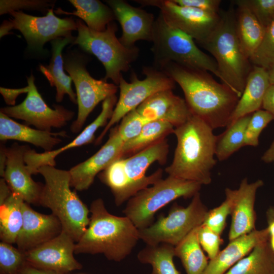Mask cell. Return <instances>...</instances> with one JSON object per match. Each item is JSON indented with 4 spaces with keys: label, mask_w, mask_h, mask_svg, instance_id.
I'll return each mask as SVG.
<instances>
[{
    "label": "cell",
    "mask_w": 274,
    "mask_h": 274,
    "mask_svg": "<svg viewBox=\"0 0 274 274\" xmlns=\"http://www.w3.org/2000/svg\"><path fill=\"white\" fill-rule=\"evenodd\" d=\"M159 70L182 89L191 112L213 130L227 127L239 97L227 85L219 83L209 72L169 62Z\"/></svg>",
    "instance_id": "obj_1"
},
{
    "label": "cell",
    "mask_w": 274,
    "mask_h": 274,
    "mask_svg": "<svg viewBox=\"0 0 274 274\" xmlns=\"http://www.w3.org/2000/svg\"><path fill=\"white\" fill-rule=\"evenodd\" d=\"M177 146L173 159L165 172L172 177L198 183L212 182V170L218 136L203 120L192 113L187 121L175 127Z\"/></svg>",
    "instance_id": "obj_2"
},
{
    "label": "cell",
    "mask_w": 274,
    "mask_h": 274,
    "mask_svg": "<svg viewBox=\"0 0 274 274\" xmlns=\"http://www.w3.org/2000/svg\"><path fill=\"white\" fill-rule=\"evenodd\" d=\"M89 225L76 243L75 254H102L120 262L132 251L140 239L139 229L126 216L114 215L101 198L91 203Z\"/></svg>",
    "instance_id": "obj_3"
},
{
    "label": "cell",
    "mask_w": 274,
    "mask_h": 274,
    "mask_svg": "<svg viewBox=\"0 0 274 274\" xmlns=\"http://www.w3.org/2000/svg\"><path fill=\"white\" fill-rule=\"evenodd\" d=\"M217 26L201 46L215 59L222 78L240 97L252 67L244 54L236 31L235 10L233 5L226 11L220 12Z\"/></svg>",
    "instance_id": "obj_4"
},
{
    "label": "cell",
    "mask_w": 274,
    "mask_h": 274,
    "mask_svg": "<svg viewBox=\"0 0 274 274\" xmlns=\"http://www.w3.org/2000/svg\"><path fill=\"white\" fill-rule=\"evenodd\" d=\"M37 174L45 180L39 205L49 209L60 221L62 231L77 242L89 225L90 210L71 190L69 171L44 166Z\"/></svg>",
    "instance_id": "obj_5"
},
{
    "label": "cell",
    "mask_w": 274,
    "mask_h": 274,
    "mask_svg": "<svg viewBox=\"0 0 274 274\" xmlns=\"http://www.w3.org/2000/svg\"><path fill=\"white\" fill-rule=\"evenodd\" d=\"M151 42L156 68L174 62L210 72L222 81L215 59L201 51L191 37L166 23L160 14L155 19Z\"/></svg>",
    "instance_id": "obj_6"
},
{
    "label": "cell",
    "mask_w": 274,
    "mask_h": 274,
    "mask_svg": "<svg viewBox=\"0 0 274 274\" xmlns=\"http://www.w3.org/2000/svg\"><path fill=\"white\" fill-rule=\"evenodd\" d=\"M78 36L73 45H78L85 51L94 55L102 64L106 70L104 79H111L119 85L122 72H127L139 55L136 47L128 48L117 38V26L110 23L106 29L98 31L89 28L81 20L76 21Z\"/></svg>",
    "instance_id": "obj_7"
},
{
    "label": "cell",
    "mask_w": 274,
    "mask_h": 274,
    "mask_svg": "<svg viewBox=\"0 0 274 274\" xmlns=\"http://www.w3.org/2000/svg\"><path fill=\"white\" fill-rule=\"evenodd\" d=\"M201 185L168 176L158 180L131 197L123 212L138 229L153 223L156 213L178 198H192L199 192Z\"/></svg>",
    "instance_id": "obj_8"
},
{
    "label": "cell",
    "mask_w": 274,
    "mask_h": 274,
    "mask_svg": "<svg viewBox=\"0 0 274 274\" xmlns=\"http://www.w3.org/2000/svg\"><path fill=\"white\" fill-rule=\"evenodd\" d=\"M208 211L199 192L186 207L175 203L166 217L160 216L150 226L139 229L140 239L146 245L166 243L175 247L203 223Z\"/></svg>",
    "instance_id": "obj_9"
},
{
    "label": "cell",
    "mask_w": 274,
    "mask_h": 274,
    "mask_svg": "<svg viewBox=\"0 0 274 274\" xmlns=\"http://www.w3.org/2000/svg\"><path fill=\"white\" fill-rule=\"evenodd\" d=\"M9 14L11 18L5 20L1 26V38L10 34V30L17 29L22 34L28 47L35 51H43L46 43L71 36L72 31L77 30L76 22L72 18L57 17L53 8L48 9L43 17L28 15L21 10Z\"/></svg>",
    "instance_id": "obj_10"
},
{
    "label": "cell",
    "mask_w": 274,
    "mask_h": 274,
    "mask_svg": "<svg viewBox=\"0 0 274 274\" xmlns=\"http://www.w3.org/2000/svg\"><path fill=\"white\" fill-rule=\"evenodd\" d=\"M146 77L140 80L133 72L131 74L130 82L123 77L118 87L120 94L111 119L97 139L96 145L99 144L112 126L119 122L129 112L135 109L145 100L160 91L172 89L176 82L162 71L155 67H144Z\"/></svg>",
    "instance_id": "obj_11"
},
{
    "label": "cell",
    "mask_w": 274,
    "mask_h": 274,
    "mask_svg": "<svg viewBox=\"0 0 274 274\" xmlns=\"http://www.w3.org/2000/svg\"><path fill=\"white\" fill-rule=\"evenodd\" d=\"M86 62L79 55L71 54L64 59V68L72 78L77 95L78 114L70 129L79 132L89 114L101 101L115 95L118 86L108 83L104 79L93 78L86 68Z\"/></svg>",
    "instance_id": "obj_12"
},
{
    "label": "cell",
    "mask_w": 274,
    "mask_h": 274,
    "mask_svg": "<svg viewBox=\"0 0 274 274\" xmlns=\"http://www.w3.org/2000/svg\"><path fill=\"white\" fill-rule=\"evenodd\" d=\"M35 79L32 74L27 77L29 91L21 103L2 108L1 112L41 130L51 131L52 128L64 126L74 117V112L59 105H54V109L49 107L39 92Z\"/></svg>",
    "instance_id": "obj_13"
},
{
    "label": "cell",
    "mask_w": 274,
    "mask_h": 274,
    "mask_svg": "<svg viewBox=\"0 0 274 274\" xmlns=\"http://www.w3.org/2000/svg\"><path fill=\"white\" fill-rule=\"evenodd\" d=\"M134 1L142 6L157 7L166 23L185 32L200 45L214 31L221 18L220 12L215 14L180 6L173 0Z\"/></svg>",
    "instance_id": "obj_14"
},
{
    "label": "cell",
    "mask_w": 274,
    "mask_h": 274,
    "mask_svg": "<svg viewBox=\"0 0 274 274\" xmlns=\"http://www.w3.org/2000/svg\"><path fill=\"white\" fill-rule=\"evenodd\" d=\"M76 242L64 231L55 238L25 252L26 263L34 267L60 273L82 268L74 257Z\"/></svg>",
    "instance_id": "obj_15"
},
{
    "label": "cell",
    "mask_w": 274,
    "mask_h": 274,
    "mask_svg": "<svg viewBox=\"0 0 274 274\" xmlns=\"http://www.w3.org/2000/svg\"><path fill=\"white\" fill-rule=\"evenodd\" d=\"M263 185L262 180L249 183L245 178L241 181L237 189H225V195L230 198L231 206L229 241L256 229V213L254 208L256 196L258 189Z\"/></svg>",
    "instance_id": "obj_16"
},
{
    "label": "cell",
    "mask_w": 274,
    "mask_h": 274,
    "mask_svg": "<svg viewBox=\"0 0 274 274\" xmlns=\"http://www.w3.org/2000/svg\"><path fill=\"white\" fill-rule=\"evenodd\" d=\"M29 148L15 143L5 148L6 156L3 178L12 193L19 195L28 204L39 205L43 185L35 181L25 161V155Z\"/></svg>",
    "instance_id": "obj_17"
},
{
    "label": "cell",
    "mask_w": 274,
    "mask_h": 274,
    "mask_svg": "<svg viewBox=\"0 0 274 274\" xmlns=\"http://www.w3.org/2000/svg\"><path fill=\"white\" fill-rule=\"evenodd\" d=\"M124 142L119 136L116 127L110 129L109 139L100 149L87 160L68 170L72 187L77 191L87 190L95 177L114 161L122 158Z\"/></svg>",
    "instance_id": "obj_18"
},
{
    "label": "cell",
    "mask_w": 274,
    "mask_h": 274,
    "mask_svg": "<svg viewBox=\"0 0 274 274\" xmlns=\"http://www.w3.org/2000/svg\"><path fill=\"white\" fill-rule=\"evenodd\" d=\"M117 100L114 95L103 101L101 111L96 118L64 146L43 153H38L29 148L25 155V161L30 174H37L38 169L44 166H55L56 157L64 151L91 143L94 140V134L97 129L100 127H105L111 119Z\"/></svg>",
    "instance_id": "obj_19"
},
{
    "label": "cell",
    "mask_w": 274,
    "mask_h": 274,
    "mask_svg": "<svg viewBox=\"0 0 274 274\" xmlns=\"http://www.w3.org/2000/svg\"><path fill=\"white\" fill-rule=\"evenodd\" d=\"M169 153L167 140L164 139L124 159L125 168L130 184L132 196L162 179L163 170L159 168L149 176L146 173L155 162L163 165Z\"/></svg>",
    "instance_id": "obj_20"
},
{
    "label": "cell",
    "mask_w": 274,
    "mask_h": 274,
    "mask_svg": "<svg viewBox=\"0 0 274 274\" xmlns=\"http://www.w3.org/2000/svg\"><path fill=\"white\" fill-rule=\"evenodd\" d=\"M112 10L115 19L119 22L122 33L119 38L128 48L135 46L140 40L151 41L155 21L154 15L123 0L106 1Z\"/></svg>",
    "instance_id": "obj_21"
},
{
    "label": "cell",
    "mask_w": 274,
    "mask_h": 274,
    "mask_svg": "<svg viewBox=\"0 0 274 274\" xmlns=\"http://www.w3.org/2000/svg\"><path fill=\"white\" fill-rule=\"evenodd\" d=\"M62 230L55 216L39 213L25 202L23 225L15 244L19 249L26 252L55 238Z\"/></svg>",
    "instance_id": "obj_22"
},
{
    "label": "cell",
    "mask_w": 274,
    "mask_h": 274,
    "mask_svg": "<svg viewBox=\"0 0 274 274\" xmlns=\"http://www.w3.org/2000/svg\"><path fill=\"white\" fill-rule=\"evenodd\" d=\"M135 109L149 122L165 121L175 128L185 123L191 114L185 100L176 95L172 89L155 93Z\"/></svg>",
    "instance_id": "obj_23"
},
{
    "label": "cell",
    "mask_w": 274,
    "mask_h": 274,
    "mask_svg": "<svg viewBox=\"0 0 274 274\" xmlns=\"http://www.w3.org/2000/svg\"><path fill=\"white\" fill-rule=\"evenodd\" d=\"M268 227L252 232L229 241L213 259L210 260L203 274H225L259 243L268 239Z\"/></svg>",
    "instance_id": "obj_24"
},
{
    "label": "cell",
    "mask_w": 274,
    "mask_h": 274,
    "mask_svg": "<svg viewBox=\"0 0 274 274\" xmlns=\"http://www.w3.org/2000/svg\"><path fill=\"white\" fill-rule=\"evenodd\" d=\"M65 131L52 132L34 129L19 123L7 115L0 112V140H13L24 142L43 149L45 151L53 150L62 142L60 137H67Z\"/></svg>",
    "instance_id": "obj_25"
},
{
    "label": "cell",
    "mask_w": 274,
    "mask_h": 274,
    "mask_svg": "<svg viewBox=\"0 0 274 274\" xmlns=\"http://www.w3.org/2000/svg\"><path fill=\"white\" fill-rule=\"evenodd\" d=\"M75 37L72 35L59 38L51 42L52 56L48 65H40V71L48 80L52 87H55L56 93V101L61 102L65 94L68 95L71 101L77 104V95L72 87V78L64 72V62L62 51L68 44L73 43Z\"/></svg>",
    "instance_id": "obj_26"
},
{
    "label": "cell",
    "mask_w": 274,
    "mask_h": 274,
    "mask_svg": "<svg viewBox=\"0 0 274 274\" xmlns=\"http://www.w3.org/2000/svg\"><path fill=\"white\" fill-rule=\"evenodd\" d=\"M270 85L267 70L254 65L247 78L243 92L230 117L229 125L238 119L260 110Z\"/></svg>",
    "instance_id": "obj_27"
},
{
    "label": "cell",
    "mask_w": 274,
    "mask_h": 274,
    "mask_svg": "<svg viewBox=\"0 0 274 274\" xmlns=\"http://www.w3.org/2000/svg\"><path fill=\"white\" fill-rule=\"evenodd\" d=\"M233 2L237 6L235 15L238 40L244 54L250 60L260 46L266 29L240 0Z\"/></svg>",
    "instance_id": "obj_28"
},
{
    "label": "cell",
    "mask_w": 274,
    "mask_h": 274,
    "mask_svg": "<svg viewBox=\"0 0 274 274\" xmlns=\"http://www.w3.org/2000/svg\"><path fill=\"white\" fill-rule=\"evenodd\" d=\"M69 2L75 8V11L69 12L58 8L55 13L76 16L92 30L104 31L107 25L116 19L111 8L100 1L70 0Z\"/></svg>",
    "instance_id": "obj_29"
},
{
    "label": "cell",
    "mask_w": 274,
    "mask_h": 274,
    "mask_svg": "<svg viewBox=\"0 0 274 274\" xmlns=\"http://www.w3.org/2000/svg\"><path fill=\"white\" fill-rule=\"evenodd\" d=\"M225 274H274V253L269 239L257 245Z\"/></svg>",
    "instance_id": "obj_30"
},
{
    "label": "cell",
    "mask_w": 274,
    "mask_h": 274,
    "mask_svg": "<svg viewBox=\"0 0 274 274\" xmlns=\"http://www.w3.org/2000/svg\"><path fill=\"white\" fill-rule=\"evenodd\" d=\"M24 200L12 193L0 204V239L1 242L15 244L23 222Z\"/></svg>",
    "instance_id": "obj_31"
},
{
    "label": "cell",
    "mask_w": 274,
    "mask_h": 274,
    "mask_svg": "<svg viewBox=\"0 0 274 274\" xmlns=\"http://www.w3.org/2000/svg\"><path fill=\"white\" fill-rule=\"evenodd\" d=\"M199 227L175 247V256L181 260L186 274H203L209 262L199 242Z\"/></svg>",
    "instance_id": "obj_32"
},
{
    "label": "cell",
    "mask_w": 274,
    "mask_h": 274,
    "mask_svg": "<svg viewBox=\"0 0 274 274\" xmlns=\"http://www.w3.org/2000/svg\"><path fill=\"white\" fill-rule=\"evenodd\" d=\"M175 256V246L161 243L146 245L139 251L137 258L142 263L151 265V274H180L174 262Z\"/></svg>",
    "instance_id": "obj_33"
},
{
    "label": "cell",
    "mask_w": 274,
    "mask_h": 274,
    "mask_svg": "<svg viewBox=\"0 0 274 274\" xmlns=\"http://www.w3.org/2000/svg\"><path fill=\"white\" fill-rule=\"evenodd\" d=\"M98 177L110 188L117 207L132 197L130 181L125 171L124 158L113 162L98 175Z\"/></svg>",
    "instance_id": "obj_34"
},
{
    "label": "cell",
    "mask_w": 274,
    "mask_h": 274,
    "mask_svg": "<svg viewBox=\"0 0 274 274\" xmlns=\"http://www.w3.org/2000/svg\"><path fill=\"white\" fill-rule=\"evenodd\" d=\"M175 127L168 122L152 121L147 123L140 133L133 139L125 142L122 149V158L133 155L155 143L166 139L174 132Z\"/></svg>",
    "instance_id": "obj_35"
},
{
    "label": "cell",
    "mask_w": 274,
    "mask_h": 274,
    "mask_svg": "<svg viewBox=\"0 0 274 274\" xmlns=\"http://www.w3.org/2000/svg\"><path fill=\"white\" fill-rule=\"evenodd\" d=\"M251 115L238 119L218 136L215 156L219 161L226 160L245 146V131Z\"/></svg>",
    "instance_id": "obj_36"
},
{
    "label": "cell",
    "mask_w": 274,
    "mask_h": 274,
    "mask_svg": "<svg viewBox=\"0 0 274 274\" xmlns=\"http://www.w3.org/2000/svg\"><path fill=\"white\" fill-rule=\"evenodd\" d=\"M26 263L25 252L12 244L0 243V274H19Z\"/></svg>",
    "instance_id": "obj_37"
},
{
    "label": "cell",
    "mask_w": 274,
    "mask_h": 274,
    "mask_svg": "<svg viewBox=\"0 0 274 274\" xmlns=\"http://www.w3.org/2000/svg\"><path fill=\"white\" fill-rule=\"evenodd\" d=\"M250 61L253 65L266 70L274 65V22L266 29L260 46Z\"/></svg>",
    "instance_id": "obj_38"
},
{
    "label": "cell",
    "mask_w": 274,
    "mask_h": 274,
    "mask_svg": "<svg viewBox=\"0 0 274 274\" xmlns=\"http://www.w3.org/2000/svg\"><path fill=\"white\" fill-rule=\"evenodd\" d=\"M273 120V116L263 109L252 114L245 131V146H257L261 132Z\"/></svg>",
    "instance_id": "obj_39"
},
{
    "label": "cell",
    "mask_w": 274,
    "mask_h": 274,
    "mask_svg": "<svg viewBox=\"0 0 274 274\" xmlns=\"http://www.w3.org/2000/svg\"><path fill=\"white\" fill-rule=\"evenodd\" d=\"M148 122L134 109L121 119L120 125L116 127L117 133L125 143L138 136Z\"/></svg>",
    "instance_id": "obj_40"
},
{
    "label": "cell",
    "mask_w": 274,
    "mask_h": 274,
    "mask_svg": "<svg viewBox=\"0 0 274 274\" xmlns=\"http://www.w3.org/2000/svg\"><path fill=\"white\" fill-rule=\"evenodd\" d=\"M231 200L225 195V199L219 206L209 210L203 224L221 235L224 231L227 217L231 213Z\"/></svg>",
    "instance_id": "obj_41"
},
{
    "label": "cell",
    "mask_w": 274,
    "mask_h": 274,
    "mask_svg": "<svg viewBox=\"0 0 274 274\" xmlns=\"http://www.w3.org/2000/svg\"><path fill=\"white\" fill-rule=\"evenodd\" d=\"M266 29L274 22V0H240Z\"/></svg>",
    "instance_id": "obj_42"
},
{
    "label": "cell",
    "mask_w": 274,
    "mask_h": 274,
    "mask_svg": "<svg viewBox=\"0 0 274 274\" xmlns=\"http://www.w3.org/2000/svg\"><path fill=\"white\" fill-rule=\"evenodd\" d=\"M220 235L203 224L198 228L199 244L210 260L214 258L220 251V248L223 242Z\"/></svg>",
    "instance_id": "obj_43"
},
{
    "label": "cell",
    "mask_w": 274,
    "mask_h": 274,
    "mask_svg": "<svg viewBox=\"0 0 274 274\" xmlns=\"http://www.w3.org/2000/svg\"><path fill=\"white\" fill-rule=\"evenodd\" d=\"M50 1L44 0H1L0 14L21 9L43 10L51 6Z\"/></svg>",
    "instance_id": "obj_44"
},
{
    "label": "cell",
    "mask_w": 274,
    "mask_h": 274,
    "mask_svg": "<svg viewBox=\"0 0 274 274\" xmlns=\"http://www.w3.org/2000/svg\"><path fill=\"white\" fill-rule=\"evenodd\" d=\"M177 4L192 7L206 12L218 14L220 12L219 7L220 0H173Z\"/></svg>",
    "instance_id": "obj_45"
},
{
    "label": "cell",
    "mask_w": 274,
    "mask_h": 274,
    "mask_svg": "<svg viewBox=\"0 0 274 274\" xmlns=\"http://www.w3.org/2000/svg\"><path fill=\"white\" fill-rule=\"evenodd\" d=\"M29 87L27 86L21 88H7L1 87L0 93L2 95L5 102L10 106H15L16 99L21 94L28 93Z\"/></svg>",
    "instance_id": "obj_46"
},
{
    "label": "cell",
    "mask_w": 274,
    "mask_h": 274,
    "mask_svg": "<svg viewBox=\"0 0 274 274\" xmlns=\"http://www.w3.org/2000/svg\"><path fill=\"white\" fill-rule=\"evenodd\" d=\"M262 108L274 117V85L270 84L264 95Z\"/></svg>",
    "instance_id": "obj_47"
},
{
    "label": "cell",
    "mask_w": 274,
    "mask_h": 274,
    "mask_svg": "<svg viewBox=\"0 0 274 274\" xmlns=\"http://www.w3.org/2000/svg\"><path fill=\"white\" fill-rule=\"evenodd\" d=\"M19 274H68L52 270L37 268L26 263L20 270Z\"/></svg>",
    "instance_id": "obj_48"
},
{
    "label": "cell",
    "mask_w": 274,
    "mask_h": 274,
    "mask_svg": "<svg viewBox=\"0 0 274 274\" xmlns=\"http://www.w3.org/2000/svg\"><path fill=\"white\" fill-rule=\"evenodd\" d=\"M12 192L5 180L2 178L0 180V204L4 203L10 196Z\"/></svg>",
    "instance_id": "obj_49"
},
{
    "label": "cell",
    "mask_w": 274,
    "mask_h": 274,
    "mask_svg": "<svg viewBox=\"0 0 274 274\" xmlns=\"http://www.w3.org/2000/svg\"><path fill=\"white\" fill-rule=\"evenodd\" d=\"M261 160L265 163H272L274 165V140L261 156Z\"/></svg>",
    "instance_id": "obj_50"
},
{
    "label": "cell",
    "mask_w": 274,
    "mask_h": 274,
    "mask_svg": "<svg viewBox=\"0 0 274 274\" xmlns=\"http://www.w3.org/2000/svg\"><path fill=\"white\" fill-rule=\"evenodd\" d=\"M5 147L1 145V157H0V175L1 177H3L6 161V156L5 152Z\"/></svg>",
    "instance_id": "obj_51"
},
{
    "label": "cell",
    "mask_w": 274,
    "mask_h": 274,
    "mask_svg": "<svg viewBox=\"0 0 274 274\" xmlns=\"http://www.w3.org/2000/svg\"><path fill=\"white\" fill-rule=\"evenodd\" d=\"M267 224L274 221V206L269 207L266 212Z\"/></svg>",
    "instance_id": "obj_52"
},
{
    "label": "cell",
    "mask_w": 274,
    "mask_h": 274,
    "mask_svg": "<svg viewBox=\"0 0 274 274\" xmlns=\"http://www.w3.org/2000/svg\"><path fill=\"white\" fill-rule=\"evenodd\" d=\"M267 70L270 84L274 85V65Z\"/></svg>",
    "instance_id": "obj_53"
},
{
    "label": "cell",
    "mask_w": 274,
    "mask_h": 274,
    "mask_svg": "<svg viewBox=\"0 0 274 274\" xmlns=\"http://www.w3.org/2000/svg\"><path fill=\"white\" fill-rule=\"evenodd\" d=\"M269 236H274V221L268 224Z\"/></svg>",
    "instance_id": "obj_54"
},
{
    "label": "cell",
    "mask_w": 274,
    "mask_h": 274,
    "mask_svg": "<svg viewBox=\"0 0 274 274\" xmlns=\"http://www.w3.org/2000/svg\"><path fill=\"white\" fill-rule=\"evenodd\" d=\"M269 242L270 248L274 253V236H269Z\"/></svg>",
    "instance_id": "obj_55"
}]
</instances>
